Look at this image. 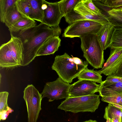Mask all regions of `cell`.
<instances>
[{
  "label": "cell",
  "mask_w": 122,
  "mask_h": 122,
  "mask_svg": "<svg viewBox=\"0 0 122 122\" xmlns=\"http://www.w3.org/2000/svg\"><path fill=\"white\" fill-rule=\"evenodd\" d=\"M61 31L59 25L51 27L40 23L34 27L19 32L18 37L23 45L22 66L28 65L35 59L39 49L47 39L52 36H59Z\"/></svg>",
  "instance_id": "6da1fadb"
},
{
  "label": "cell",
  "mask_w": 122,
  "mask_h": 122,
  "mask_svg": "<svg viewBox=\"0 0 122 122\" xmlns=\"http://www.w3.org/2000/svg\"><path fill=\"white\" fill-rule=\"evenodd\" d=\"M88 63L77 57H71L65 53L61 55L56 56L51 66L63 81L71 83L87 67Z\"/></svg>",
  "instance_id": "7a4b0ae2"
},
{
  "label": "cell",
  "mask_w": 122,
  "mask_h": 122,
  "mask_svg": "<svg viewBox=\"0 0 122 122\" xmlns=\"http://www.w3.org/2000/svg\"><path fill=\"white\" fill-rule=\"evenodd\" d=\"M80 38L81 48L86 61L94 68H102L105 61L104 51L97 34H90Z\"/></svg>",
  "instance_id": "3957f363"
},
{
  "label": "cell",
  "mask_w": 122,
  "mask_h": 122,
  "mask_svg": "<svg viewBox=\"0 0 122 122\" xmlns=\"http://www.w3.org/2000/svg\"><path fill=\"white\" fill-rule=\"evenodd\" d=\"M100 95L93 94L77 97H69L61 102L58 109L74 113L94 112L100 103Z\"/></svg>",
  "instance_id": "277c9868"
},
{
  "label": "cell",
  "mask_w": 122,
  "mask_h": 122,
  "mask_svg": "<svg viewBox=\"0 0 122 122\" xmlns=\"http://www.w3.org/2000/svg\"><path fill=\"white\" fill-rule=\"evenodd\" d=\"M23 98L27 108L28 122H36L40 111L42 95L32 84L28 85L23 92Z\"/></svg>",
  "instance_id": "5b68a950"
},
{
  "label": "cell",
  "mask_w": 122,
  "mask_h": 122,
  "mask_svg": "<svg viewBox=\"0 0 122 122\" xmlns=\"http://www.w3.org/2000/svg\"><path fill=\"white\" fill-rule=\"evenodd\" d=\"M102 25L94 21L83 20L75 21L70 24L62 35L64 37H80L91 34H97Z\"/></svg>",
  "instance_id": "8992f818"
},
{
  "label": "cell",
  "mask_w": 122,
  "mask_h": 122,
  "mask_svg": "<svg viewBox=\"0 0 122 122\" xmlns=\"http://www.w3.org/2000/svg\"><path fill=\"white\" fill-rule=\"evenodd\" d=\"M64 17L69 25L76 21L83 20L94 21L102 25L108 22L103 15L95 13L88 9L81 2V0L74 8Z\"/></svg>",
  "instance_id": "52a82bcc"
},
{
  "label": "cell",
  "mask_w": 122,
  "mask_h": 122,
  "mask_svg": "<svg viewBox=\"0 0 122 122\" xmlns=\"http://www.w3.org/2000/svg\"><path fill=\"white\" fill-rule=\"evenodd\" d=\"M71 85L59 77L55 81L46 83L41 94L42 98L47 97L49 102L66 99L69 97V90Z\"/></svg>",
  "instance_id": "ba28073f"
},
{
  "label": "cell",
  "mask_w": 122,
  "mask_h": 122,
  "mask_svg": "<svg viewBox=\"0 0 122 122\" xmlns=\"http://www.w3.org/2000/svg\"><path fill=\"white\" fill-rule=\"evenodd\" d=\"M43 17L41 23L51 27L59 25L63 15L60 10L58 2H49L43 0Z\"/></svg>",
  "instance_id": "9c48e42d"
},
{
  "label": "cell",
  "mask_w": 122,
  "mask_h": 122,
  "mask_svg": "<svg viewBox=\"0 0 122 122\" xmlns=\"http://www.w3.org/2000/svg\"><path fill=\"white\" fill-rule=\"evenodd\" d=\"M22 66V58L11 48L9 42L0 47V67L2 68L11 69Z\"/></svg>",
  "instance_id": "30bf717a"
},
{
  "label": "cell",
  "mask_w": 122,
  "mask_h": 122,
  "mask_svg": "<svg viewBox=\"0 0 122 122\" xmlns=\"http://www.w3.org/2000/svg\"><path fill=\"white\" fill-rule=\"evenodd\" d=\"M100 84L91 81L79 80L71 84L69 90V97L91 95L98 92Z\"/></svg>",
  "instance_id": "8fae6325"
},
{
  "label": "cell",
  "mask_w": 122,
  "mask_h": 122,
  "mask_svg": "<svg viewBox=\"0 0 122 122\" xmlns=\"http://www.w3.org/2000/svg\"><path fill=\"white\" fill-rule=\"evenodd\" d=\"M122 63V48L111 49L109 57L102 69L98 71L106 76L114 74Z\"/></svg>",
  "instance_id": "7c38bea8"
},
{
  "label": "cell",
  "mask_w": 122,
  "mask_h": 122,
  "mask_svg": "<svg viewBox=\"0 0 122 122\" xmlns=\"http://www.w3.org/2000/svg\"><path fill=\"white\" fill-rule=\"evenodd\" d=\"M115 26L108 22L102 25L97 34L98 41L104 51L110 47Z\"/></svg>",
  "instance_id": "4fadbf2b"
},
{
  "label": "cell",
  "mask_w": 122,
  "mask_h": 122,
  "mask_svg": "<svg viewBox=\"0 0 122 122\" xmlns=\"http://www.w3.org/2000/svg\"><path fill=\"white\" fill-rule=\"evenodd\" d=\"M61 40L59 36H52L47 39L38 51L36 56L53 54L61 46Z\"/></svg>",
  "instance_id": "5bb4252c"
},
{
  "label": "cell",
  "mask_w": 122,
  "mask_h": 122,
  "mask_svg": "<svg viewBox=\"0 0 122 122\" xmlns=\"http://www.w3.org/2000/svg\"><path fill=\"white\" fill-rule=\"evenodd\" d=\"M98 92L102 97L111 94H122V81L113 83L103 81L100 84Z\"/></svg>",
  "instance_id": "9a60e30c"
},
{
  "label": "cell",
  "mask_w": 122,
  "mask_h": 122,
  "mask_svg": "<svg viewBox=\"0 0 122 122\" xmlns=\"http://www.w3.org/2000/svg\"><path fill=\"white\" fill-rule=\"evenodd\" d=\"M30 6L29 18L41 23L43 17V0H29Z\"/></svg>",
  "instance_id": "2e32d148"
},
{
  "label": "cell",
  "mask_w": 122,
  "mask_h": 122,
  "mask_svg": "<svg viewBox=\"0 0 122 122\" xmlns=\"http://www.w3.org/2000/svg\"><path fill=\"white\" fill-rule=\"evenodd\" d=\"M36 25L35 20L24 17L8 28L10 33H16L27 30Z\"/></svg>",
  "instance_id": "e0dca14e"
},
{
  "label": "cell",
  "mask_w": 122,
  "mask_h": 122,
  "mask_svg": "<svg viewBox=\"0 0 122 122\" xmlns=\"http://www.w3.org/2000/svg\"><path fill=\"white\" fill-rule=\"evenodd\" d=\"M24 17L17 10L15 3L9 10L5 16L4 23L9 28Z\"/></svg>",
  "instance_id": "ac0fdd59"
},
{
  "label": "cell",
  "mask_w": 122,
  "mask_h": 122,
  "mask_svg": "<svg viewBox=\"0 0 122 122\" xmlns=\"http://www.w3.org/2000/svg\"><path fill=\"white\" fill-rule=\"evenodd\" d=\"M9 93L3 92L0 93V120H4L7 118L10 113L13 110L9 107L7 101Z\"/></svg>",
  "instance_id": "d6986e66"
},
{
  "label": "cell",
  "mask_w": 122,
  "mask_h": 122,
  "mask_svg": "<svg viewBox=\"0 0 122 122\" xmlns=\"http://www.w3.org/2000/svg\"><path fill=\"white\" fill-rule=\"evenodd\" d=\"M79 80H84L101 83L103 82L102 76L98 71L89 69L86 67L77 77Z\"/></svg>",
  "instance_id": "ffe728a7"
},
{
  "label": "cell",
  "mask_w": 122,
  "mask_h": 122,
  "mask_svg": "<svg viewBox=\"0 0 122 122\" xmlns=\"http://www.w3.org/2000/svg\"><path fill=\"white\" fill-rule=\"evenodd\" d=\"M104 118L106 119L116 118L120 122L122 120V110L109 103L105 108Z\"/></svg>",
  "instance_id": "44dd1931"
},
{
  "label": "cell",
  "mask_w": 122,
  "mask_h": 122,
  "mask_svg": "<svg viewBox=\"0 0 122 122\" xmlns=\"http://www.w3.org/2000/svg\"><path fill=\"white\" fill-rule=\"evenodd\" d=\"M80 0H62L59 1L61 12L64 16L74 8Z\"/></svg>",
  "instance_id": "7402d4cb"
},
{
  "label": "cell",
  "mask_w": 122,
  "mask_h": 122,
  "mask_svg": "<svg viewBox=\"0 0 122 122\" xmlns=\"http://www.w3.org/2000/svg\"><path fill=\"white\" fill-rule=\"evenodd\" d=\"M110 47L111 49L122 48V28L115 27Z\"/></svg>",
  "instance_id": "603a6c76"
},
{
  "label": "cell",
  "mask_w": 122,
  "mask_h": 122,
  "mask_svg": "<svg viewBox=\"0 0 122 122\" xmlns=\"http://www.w3.org/2000/svg\"><path fill=\"white\" fill-rule=\"evenodd\" d=\"M15 5L17 10L23 17L29 18L30 6L29 0H17Z\"/></svg>",
  "instance_id": "cb8c5ba5"
},
{
  "label": "cell",
  "mask_w": 122,
  "mask_h": 122,
  "mask_svg": "<svg viewBox=\"0 0 122 122\" xmlns=\"http://www.w3.org/2000/svg\"><path fill=\"white\" fill-rule=\"evenodd\" d=\"M17 0H0V21L4 23L5 16L9 9L15 3Z\"/></svg>",
  "instance_id": "d4e9b609"
},
{
  "label": "cell",
  "mask_w": 122,
  "mask_h": 122,
  "mask_svg": "<svg viewBox=\"0 0 122 122\" xmlns=\"http://www.w3.org/2000/svg\"><path fill=\"white\" fill-rule=\"evenodd\" d=\"M108 13L109 16L107 19L108 22L115 27L122 28V16L110 11Z\"/></svg>",
  "instance_id": "484cf974"
},
{
  "label": "cell",
  "mask_w": 122,
  "mask_h": 122,
  "mask_svg": "<svg viewBox=\"0 0 122 122\" xmlns=\"http://www.w3.org/2000/svg\"><path fill=\"white\" fill-rule=\"evenodd\" d=\"M122 97V94H111L102 97V101L109 103L119 104Z\"/></svg>",
  "instance_id": "4316f807"
},
{
  "label": "cell",
  "mask_w": 122,
  "mask_h": 122,
  "mask_svg": "<svg viewBox=\"0 0 122 122\" xmlns=\"http://www.w3.org/2000/svg\"><path fill=\"white\" fill-rule=\"evenodd\" d=\"M92 1L94 4L101 11L102 15L107 18L109 16L108 12L112 9L101 2L100 0H92Z\"/></svg>",
  "instance_id": "83f0119b"
},
{
  "label": "cell",
  "mask_w": 122,
  "mask_h": 122,
  "mask_svg": "<svg viewBox=\"0 0 122 122\" xmlns=\"http://www.w3.org/2000/svg\"><path fill=\"white\" fill-rule=\"evenodd\" d=\"M112 10L122 9V0H100Z\"/></svg>",
  "instance_id": "f1b7e54d"
},
{
  "label": "cell",
  "mask_w": 122,
  "mask_h": 122,
  "mask_svg": "<svg viewBox=\"0 0 122 122\" xmlns=\"http://www.w3.org/2000/svg\"><path fill=\"white\" fill-rule=\"evenodd\" d=\"M81 1L86 7L91 11L103 15L100 10L94 4L92 0H81Z\"/></svg>",
  "instance_id": "f546056e"
},
{
  "label": "cell",
  "mask_w": 122,
  "mask_h": 122,
  "mask_svg": "<svg viewBox=\"0 0 122 122\" xmlns=\"http://www.w3.org/2000/svg\"><path fill=\"white\" fill-rule=\"evenodd\" d=\"M104 81L107 83H114L122 81V77L112 75L108 76Z\"/></svg>",
  "instance_id": "4dcf8cb0"
},
{
  "label": "cell",
  "mask_w": 122,
  "mask_h": 122,
  "mask_svg": "<svg viewBox=\"0 0 122 122\" xmlns=\"http://www.w3.org/2000/svg\"><path fill=\"white\" fill-rule=\"evenodd\" d=\"M112 75L122 77V63L116 72Z\"/></svg>",
  "instance_id": "1f68e13d"
},
{
  "label": "cell",
  "mask_w": 122,
  "mask_h": 122,
  "mask_svg": "<svg viewBox=\"0 0 122 122\" xmlns=\"http://www.w3.org/2000/svg\"><path fill=\"white\" fill-rule=\"evenodd\" d=\"M110 11L112 12L116 13L119 15L122 16V9H113Z\"/></svg>",
  "instance_id": "d6a6232c"
},
{
  "label": "cell",
  "mask_w": 122,
  "mask_h": 122,
  "mask_svg": "<svg viewBox=\"0 0 122 122\" xmlns=\"http://www.w3.org/2000/svg\"><path fill=\"white\" fill-rule=\"evenodd\" d=\"M112 104L113 106H115V107L122 110V106H121L119 104Z\"/></svg>",
  "instance_id": "836d02e7"
},
{
  "label": "cell",
  "mask_w": 122,
  "mask_h": 122,
  "mask_svg": "<svg viewBox=\"0 0 122 122\" xmlns=\"http://www.w3.org/2000/svg\"><path fill=\"white\" fill-rule=\"evenodd\" d=\"M111 119L112 122H120L119 120L116 118H113Z\"/></svg>",
  "instance_id": "e575fe53"
},
{
  "label": "cell",
  "mask_w": 122,
  "mask_h": 122,
  "mask_svg": "<svg viewBox=\"0 0 122 122\" xmlns=\"http://www.w3.org/2000/svg\"><path fill=\"white\" fill-rule=\"evenodd\" d=\"M82 122H97L96 120H93L92 119H90Z\"/></svg>",
  "instance_id": "d590c367"
},
{
  "label": "cell",
  "mask_w": 122,
  "mask_h": 122,
  "mask_svg": "<svg viewBox=\"0 0 122 122\" xmlns=\"http://www.w3.org/2000/svg\"><path fill=\"white\" fill-rule=\"evenodd\" d=\"M106 122H112V120L110 118H107V119Z\"/></svg>",
  "instance_id": "8d00e7d4"
},
{
  "label": "cell",
  "mask_w": 122,
  "mask_h": 122,
  "mask_svg": "<svg viewBox=\"0 0 122 122\" xmlns=\"http://www.w3.org/2000/svg\"><path fill=\"white\" fill-rule=\"evenodd\" d=\"M119 104L121 106H122V97L120 101Z\"/></svg>",
  "instance_id": "74e56055"
},
{
  "label": "cell",
  "mask_w": 122,
  "mask_h": 122,
  "mask_svg": "<svg viewBox=\"0 0 122 122\" xmlns=\"http://www.w3.org/2000/svg\"><path fill=\"white\" fill-rule=\"evenodd\" d=\"M120 122H122V120Z\"/></svg>",
  "instance_id": "f35d334b"
}]
</instances>
